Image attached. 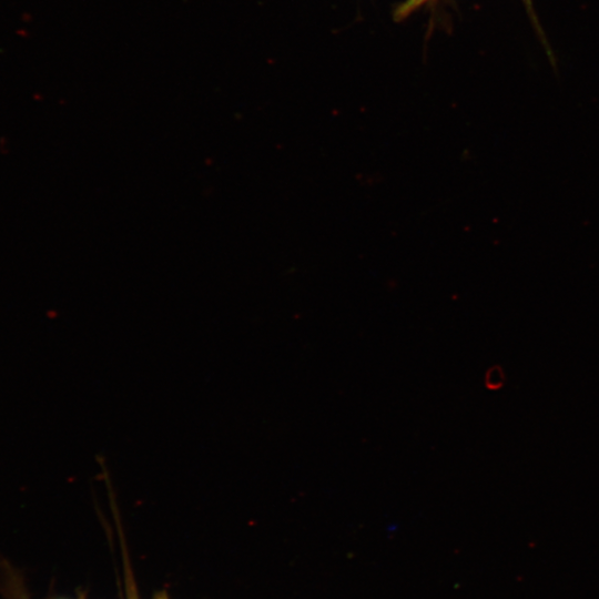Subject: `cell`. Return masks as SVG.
<instances>
[{
    "label": "cell",
    "mask_w": 599,
    "mask_h": 599,
    "mask_svg": "<svg viewBox=\"0 0 599 599\" xmlns=\"http://www.w3.org/2000/svg\"><path fill=\"white\" fill-rule=\"evenodd\" d=\"M427 0H407L396 13L397 18H403L415 10L417 7L426 2Z\"/></svg>",
    "instance_id": "obj_1"
},
{
    "label": "cell",
    "mask_w": 599,
    "mask_h": 599,
    "mask_svg": "<svg viewBox=\"0 0 599 599\" xmlns=\"http://www.w3.org/2000/svg\"><path fill=\"white\" fill-rule=\"evenodd\" d=\"M158 599H166V596L161 595V596L158 597Z\"/></svg>",
    "instance_id": "obj_2"
}]
</instances>
